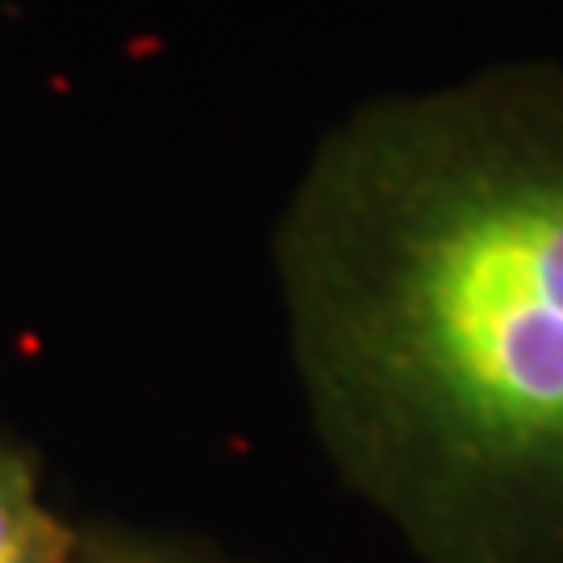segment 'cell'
I'll return each instance as SVG.
<instances>
[{
	"instance_id": "1",
	"label": "cell",
	"mask_w": 563,
	"mask_h": 563,
	"mask_svg": "<svg viewBox=\"0 0 563 563\" xmlns=\"http://www.w3.org/2000/svg\"><path fill=\"white\" fill-rule=\"evenodd\" d=\"M272 267L342 488L418 563H563V63L351 109Z\"/></svg>"
},
{
	"instance_id": "2",
	"label": "cell",
	"mask_w": 563,
	"mask_h": 563,
	"mask_svg": "<svg viewBox=\"0 0 563 563\" xmlns=\"http://www.w3.org/2000/svg\"><path fill=\"white\" fill-rule=\"evenodd\" d=\"M63 518L42 497L38 460L0 430V563L34 547Z\"/></svg>"
},
{
	"instance_id": "3",
	"label": "cell",
	"mask_w": 563,
	"mask_h": 563,
	"mask_svg": "<svg viewBox=\"0 0 563 563\" xmlns=\"http://www.w3.org/2000/svg\"><path fill=\"white\" fill-rule=\"evenodd\" d=\"M88 563H246L218 547L142 526H84Z\"/></svg>"
},
{
	"instance_id": "4",
	"label": "cell",
	"mask_w": 563,
	"mask_h": 563,
	"mask_svg": "<svg viewBox=\"0 0 563 563\" xmlns=\"http://www.w3.org/2000/svg\"><path fill=\"white\" fill-rule=\"evenodd\" d=\"M4 563H88V547H84V526L59 522L51 534H42L34 547L18 551Z\"/></svg>"
}]
</instances>
